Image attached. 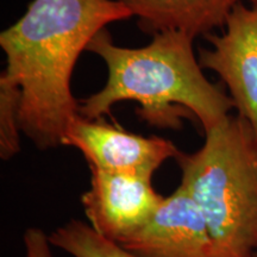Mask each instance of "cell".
Instances as JSON below:
<instances>
[{
  "mask_svg": "<svg viewBox=\"0 0 257 257\" xmlns=\"http://www.w3.org/2000/svg\"><path fill=\"white\" fill-rule=\"evenodd\" d=\"M256 257H257V255H256Z\"/></svg>",
  "mask_w": 257,
  "mask_h": 257,
  "instance_id": "12",
  "label": "cell"
},
{
  "mask_svg": "<svg viewBox=\"0 0 257 257\" xmlns=\"http://www.w3.org/2000/svg\"><path fill=\"white\" fill-rule=\"evenodd\" d=\"M251 3H255V4H257V0H251Z\"/></svg>",
  "mask_w": 257,
  "mask_h": 257,
  "instance_id": "11",
  "label": "cell"
},
{
  "mask_svg": "<svg viewBox=\"0 0 257 257\" xmlns=\"http://www.w3.org/2000/svg\"><path fill=\"white\" fill-rule=\"evenodd\" d=\"M62 146L78 149L89 168L148 179H152L167 160H175L180 153L166 138L144 137L102 119L89 120L81 115L68 125Z\"/></svg>",
  "mask_w": 257,
  "mask_h": 257,
  "instance_id": "4",
  "label": "cell"
},
{
  "mask_svg": "<svg viewBox=\"0 0 257 257\" xmlns=\"http://www.w3.org/2000/svg\"><path fill=\"white\" fill-rule=\"evenodd\" d=\"M123 4L137 27L148 35L174 31L195 40L226 25L231 12L243 0H117Z\"/></svg>",
  "mask_w": 257,
  "mask_h": 257,
  "instance_id": "8",
  "label": "cell"
},
{
  "mask_svg": "<svg viewBox=\"0 0 257 257\" xmlns=\"http://www.w3.org/2000/svg\"><path fill=\"white\" fill-rule=\"evenodd\" d=\"M21 89L0 75V157L8 161L21 152Z\"/></svg>",
  "mask_w": 257,
  "mask_h": 257,
  "instance_id": "10",
  "label": "cell"
},
{
  "mask_svg": "<svg viewBox=\"0 0 257 257\" xmlns=\"http://www.w3.org/2000/svg\"><path fill=\"white\" fill-rule=\"evenodd\" d=\"M133 17L117 0H32L0 34L3 74L22 93L21 127L40 150L62 146L79 115L72 76L82 51L108 24Z\"/></svg>",
  "mask_w": 257,
  "mask_h": 257,
  "instance_id": "1",
  "label": "cell"
},
{
  "mask_svg": "<svg viewBox=\"0 0 257 257\" xmlns=\"http://www.w3.org/2000/svg\"><path fill=\"white\" fill-rule=\"evenodd\" d=\"M49 242L74 257H137L78 219L56 229L49 236Z\"/></svg>",
  "mask_w": 257,
  "mask_h": 257,
  "instance_id": "9",
  "label": "cell"
},
{
  "mask_svg": "<svg viewBox=\"0 0 257 257\" xmlns=\"http://www.w3.org/2000/svg\"><path fill=\"white\" fill-rule=\"evenodd\" d=\"M181 184L210 229L216 257L257 255V130L227 115L205 133L200 149L179 153Z\"/></svg>",
  "mask_w": 257,
  "mask_h": 257,
  "instance_id": "3",
  "label": "cell"
},
{
  "mask_svg": "<svg viewBox=\"0 0 257 257\" xmlns=\"http://www.w3.org/2000/svg\"><path fill=\"white\" fill-rule=\"evenodd\" d=\"M193 38L162 32L141 48L119 47L104 29L87 50L104 61L107 80L100 91L79 100V115L99 120L118 102L140 104L137 114L154 126L181 127L182 118H197L204 133L234 108L230 95L212 83L195 57Z\"/></svg>",
  "mask_w": 257,
  "mask_h": 257,
  "instance_id": "2",
  "label": "cell"
},
{
  "mask_svg": "<svg viewBox=\"0 0 257 257\" xmlns=\"http://www.w3.org/2000/svg\"><path fill=\"white\" fill-rule=\"evenodd\" d=\"M117 244L137 257H216L207 221L181 186L163 198L147 224Z\"/></svg>",
  "mask_w": 257,
  "mask_h": 257,
  "instance_id": "7",
  "label": "cell"
},
{
  "mask_svg": "<svg viewBox=\"0 0 257 257\" xmlns=\"http://www.w3.org/2000/svg\"><path fill=\"white\" fill-rule=\"evenodd\" d=\"M237 5L225 31L205 36L211 49H200L199 63L212 70L230 92L237 114L257 130V4Z\"/></svg>",
  "mask_w": 257,
  "mask_h": 257,
  "instance_id": "5",
  "label": "cell"
},
{
  "mask_svg": "<svg viewBox=\"0 0 257 257\" xmlns=\"http://www.w3.org/2000/svg\"><path fill=\"white\" fill-rule=\"evenodd\" d=\"M91 170L89 188L81 195L88 224L105 238L119 243L150 220L162 195L143 176Z\"/></svg>",
  "mask_w": 257,
  "mask_h": 257,
  "instance_id": "6",
  "label": "cell"
}]
</instances>
